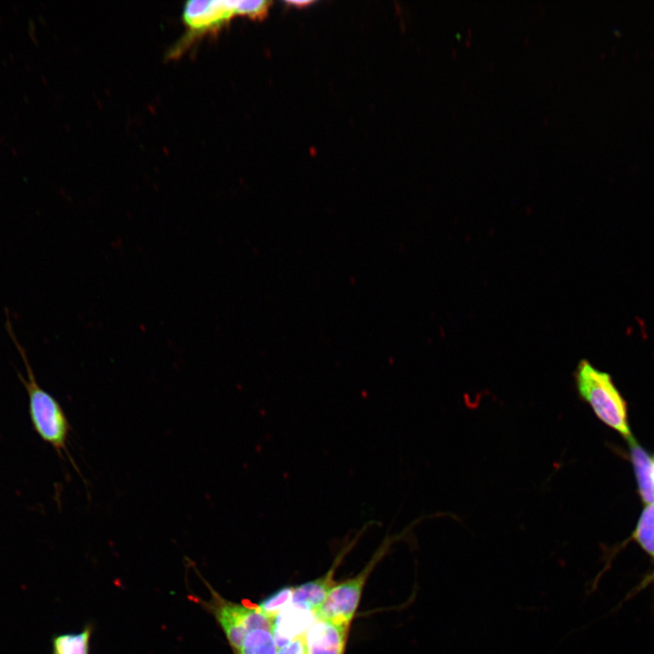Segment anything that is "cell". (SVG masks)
Masks as SVG:
<instances>
[{"instance_id": "cell-3", "label": "cell", "mask_w": 654, "mask_h": 654, "mask_svg": "<svg viewBox=\"0 0 654 654\" xmlns=\"http://www.w3.org/2000/svg\"><path fill=\"white\" fill-rule=\"evenodd\" d=\"M377 559H373L359 574L335 584L314 612L317 619L337 625H349L354 617L366 580Z\"/></svg>"}, {"instance_id": "cell-14", "label": "cell", "mask_w": 654, "mask_h": 654, "mask_svg": "<svg viewBox=\"0 0 654 654\" xmlns=\"http://www.w3.org/2000/svg\"><path fill=\"white\" fill-rule=\"evenodd\" d=\"M269 5L268 1H238L237 15L253 19L262 18L267 14Z\"/></svg>"}, {"instance_id": "cell-4", "label": "cell", "mask_w": 654, "mask_h": 654, "mask_svg": "<svg viewBox=\"0 0 654 654\" xmlns=\"http://www.w3.org/2000/svg\"><path fill=\"white\" fill-rule=\"evenodd\" d=\"M214 613L236 653L250 630L256 628L272 629L273 627V620L265 617L257 607L250 608L221 599L215 604Z\"/></svg>"}, {"instance_id": "cell-9", "label": "cell", "mask_w": 654, "mask_h": 654, "mask_svg": "<svg viewBox=\"0 0 654 654\" xmlns=\"http://www.w3.org/2000/svg\"><path fill=\"white\" fill-rule=\"evenodd\" d=\"M628 440L640 495L645 502L654 504L653 460L632 437Z\"/></svg>"}, {"instance_id": "cell-1", "label": "cell", "mask_w": 654, "mask_h": 654, "mask_svg": "<svg viewBox=\"0 0 654 654\" xmlns=\"http://www.w3.org/2000/svg\"><path fill=\"white\" fill-rule=\"evenodd\" d=\"M5 326L25 363L26 377L18 371L17 374L28 395L29 414L35 431L44 441L52 445L60 457L65 453L70 461L74 463L67 451V441L71 430L68 419L57 400L38 384L25 350L15 336L6 309Z\"/></svg>"}, {"instance_id": "cell-2", "label": "cell", "mask_w": 654, "mask_h": 654, "mask_svg": "<svg viewBox=\"0 0 654 654\" xmlns=\"http://www.w3.org/2000/svg\"><path fill=\"white\" fill-rule=\"evenodd\" d=\"M575 381L579 394L590 404L595 414L604 423L629 439L631 435L626 403L611 377L583 360L577 367Z\"/></svg>"}, {"instance_id": "cell-12", "label": "cell", "mask_w": 654, "mask_h": 654, "mask_svg": "<svg viewBox=\"0 0 654 654\" xmlns=\"http://www.w3.org/2000/svg\"><path fill=\"white\" fill-rule=\"evenodd\" d=\"M634 539L654 559V504H649L642 511Z\"/></svg>"}, {"instance_id": "cell-10", "label": "cell", "mask_w": 654, "mask_h": 654, "mask_svg": "<svg viewBox=\"0 0 654 654\" xmlns=\"http://www.w3.org/2000/svg\"><path fill=\"white\" fill-rule=\"evenodd\" d=\"M277 649L272 629L256 628L245 635L237 654H276Z\"/></svg>"}, {"instance_id": "cell-13", "label": "cell", "mask_w": 654, "mask_h": 654, "mask_svg": "<svg viewBox=\"0 0 654 654\" xmlns=\"http://www.w3.org/2000/svg\"><path fill=\"white\" fill-rule=\"evenodd\" d=\"M293 587H283L273 592L257 606L259 610L268 619H274L292 603Z\"/></svg>"}, {"instance_id": "cell-7", "label": "cell", "mask_w": 654, "mask_h": 654, "mask_svg": "<svg viewBox=\"0 0 654 654\" xmlns=\"http://www.w3.org/2000/svg\"><path fill=\"white\" fill-rule=\"evenodd\" d=\"M314 619L312 611L291 603L273 620L272 632L277 647L280 648L293 638L304 634Z\"/></svg>"}, {"instance_id": "cell-8", "label": "cell", "mask_w": 654, "mask_h": 654, "mask_svg": "<svg viewBox=\"0 0 654 654\" xmlns=\"http://www.w3.org/2000/svg\"><path fill=\"white\" fill-rule=\"evenodd\" d=\"M333 573L334 568H332L323 576L293 587L292 603L301 605L314 613L335 585Z\"/></svg>"}, {"instance_id": "cell-6", "label": "cell", "mask_w": 654, "mask_h": 654, "mask_svg": "<svg viewBox=\"0 0 654 654\" xmlns=\"http://www.w3.org/2000/svg\"><path fill=\"white\" fill-rule=\"evenodd\" d=\"M349 625L315 619L304 633L307 654H343Z\"/></svg>"}, {"instance_id": "cell-15", "label": "cell", "mask_w": 654, "mask_h": 654, "mask_svg": "<svg viewBox=\"0 0 654 654\" xmlns=\"http://www.w3.org/2000/svg\"><path fill=\"white\" fill-rule=\"evenodd\" d=\"M276 654H307L304 634H301L283 646L278 648Z\"/></svg>"}, {"instance_id": "cell-5", "label": "cell", "mask_w": 654, "mask_h": 654, "mask_svg": "<svg viewBox=\"0 0 654 654\" xmlns=\"http://www.w3.org/2000/svg\"><path fill=\"white\" fill-rule=\"evenodd\" d=\"M237 3L222 0L188 1L183 11V20L194 35L217 30L237 15Z\"/></svg>"}, {"instance_id": "cell-11", "label": "cell", "mask_w": 654, "mask_h": 654, "mask_svg": "<svg viewBox=\"0 0 654 654\" xmlns=\"http://www.w3.org/2000/svg\"><path fill=\"white\" fill-rule=\"evenodd\" d=\"M90 630L57 636L53 640L54 654H88Z\"/></svg>"}, {"instance_id": "cell-16", "label": "cell", "mask_w": 654, "mask_h": 654, "mask_svg": "<svg viewBox=\"0 0 654 654\" xmlns=\"http://www.w3.org/2000/svg\"><path fill=\"white\" fill-rule=\"evenodd\" d=\"M652 460H653V464H654V458Z\"/></svg>"}]
</instances>
